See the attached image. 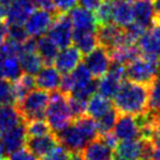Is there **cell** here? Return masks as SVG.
Returning <instances> with one entry per match:
<instances>
[{"label":"cell","mask_w":160,"mask_h":160,"mask_svg":"<svg viewBox=\"0 0 160 160\" xmlns=\"http://www.w3.org/2000/svg\"><path fill=\"white\" fill-rule=\"evenodd\" d=\"M113 99V107L120 114L139 115L147 111L148 88L144 83L124 80Z\"/></svg>","instance_id":"6da1fadb"},{"label":"cell","mask_w":160,"mask_h":160,"mask_svg":"<svg viewBox=\"0 0 160 160\" xmlns=\"http://www.w3.org/2000/svg\"><path fill=\"white\" fill-rule=\"evenodd\" d=\"M45 118L54 134L64 129L72 122L73 118L69 109L67 94L58 90L49 94V100L45 111Z\"/></svg>","instance_id":"7a4b0ae2"},{"label":"cell","mask_w":160,"mask_h":160,"mask_svg":"<svg viewBox=\"0 0 160 160\" xmlns=\"http://www.w3.org/2000/svg\"><path fill=\"white\" fill-rule=\"evenodd\" d=\"M160 72V58L142 54L125 66V73L128 80L148 85Z\"/></svg>","instance_id":"3957f363"},{"label":"cell","mask_w":160,"mask_h":160,"mask_svg":"<svg viewBox=\"0 0 160 160\" xmlns=\"http://www.w3.org/2000/svg\"><path fill=\"white\" fill-rule=\"evenodd\" d=\"M48 100L49 93L47 91L33 89L16 103V108L24 122L32 120H45V111Z\"/></svg>","instance_id":"277c9868"},{"label":"cell","mask_w":160,"mask_h":160,"mask_svg":"<svg viewBox=\"0 0 160 160\" xmlns=\"http://www.w3.org/2000/svg\"><path fill=\"white\" fill-rule=\"evenodd\" d=\"M151 155L148 142L137 139L121 140L113 149L112 160H142L145 156Z\"/></svg>","instance_id":"5b68a950"},{"label":"cell","mask_w":160,"mask_h":160,"mask_svg":"<svg viewBox=\"0 0 160 160\" xmlns=\"http://www.w3.org/2000/svg\"><path fill=\"white\" fill-rule=\"evenodd\" d=\"M72 31L70 17L67 13H56L47 32L58 48H65L72 43Z\"/></svg>","instance_id":"8992f818"},{"label":"cell","mask_w":160,"mask_h":160,"mask_svg":"<svg viewBox=\"0 0 160 160\" xmlns=\"http://www.w3.org/2000/svg\"><path fill=\"white\" fill-rule=\"evenodd\" d=\"M27 137L24 121L0 134V157L7 159L10 153L23 148L25 146Z\"/></svg>","instance_id":"52a82bcc"},{"label":"cell","mask_w":160,"mask_h":160,"mask_svg":"<svg viewBox=\"0 0 160 160\" xmlns=\"http://www.w3.org/2000/svg\"><path fill=\"white\" fill-rule=\"evenodd\" d=\"M58 144L66 148L69 152H80L88 144L87 138L73 122L64 129L55 133Z\"/></svg>","instance_id":"ba28073f"},{"label":"cell","mask_w":160,"mask_h":160,"mask_svg":"<svg viewBox=\"0 0 160 160\" xmlns=\"http://www.w3.org/2000/svg\"><path fill=\"white\" fill-rule=\"evenodd\" d=\"M97 38L99 45L105 47L109 52L121 45H127L125 42L124 29L112 22L99 25L97 28Z\"/></svg>","instance_id":"9c48e42d"},{"label":"cell","mask_w":160,"mask_h":160,"mask_svg":"<svg viewBox=\"0 0 160 160\" xmlns=\"http://www.w3.org/2000/svg\"><path fill=\"white\" fill-rule=\"evenodd\" d=\"M85 64L90 70L92 77L99 79L109 70L110 64H111V56L109 51L105 47L98 45L89 54H87L85 58Z\"/></svg>","instance_id":"30bf717a"},{"label":"cell","mask_w":160,"mask_h":160,"mask_svg":"<svg viewBox=\"0 0 160 160\" xmlns=\"http://www.w3.org/2000/svg\"><path fill=\"white\" fill-rule=\"evenodd\" d=\"M55 14L43 9L34 10L24 22V29L30 36H41L48 31Z\"/></svg>","instance_id":"8fae6325"},{"label":"cell","mask_w":160,"mask_h":160,"mask_svg":"<svg viewBox=\"0 0 160 160\" xmlns=\"http://www.w3.org/2000/svg\"><path fill=\"white\" fill-rule=\"evenodd\" d=\"M34 9L35 6L32 0H12L5 18L6 24L23 25Z\"/></svg>","instance_id":"7c38bea8"},{"label":"cell","mask_w":160,"mask_h":160,"mask_svg":"<svg viewBox=\"0 0 160 160\" xmlns=\"http://www.w3.org/2000/svg\"><path fill=\"white\" fill-rule=\"evenodd\" d=\"M114 135L118 140L140 138V126L136 115L120 114L114 126Z\"/></svg>","instance_id":"4fadbf2b"},{"label":"cell","mask_w":160,"mask_h":160,"mask_svg":"<svg viewBox=\"0 0 160 160\" xmlns=\"http://www.w3.org/2000/svg\"><path fill=\"white\" fill-rule=\"evenodd\" d=\"M137 46L142 54L151 55L160 58V23L155 22L150 28L144 32L139 40L137 41Z\"/></svg>","instance_id":"5bb4252c"},{"label":"cell","mask_w":160,"mask_h":160,"mask_svg":"<svg viewBox=\"0 0 160 160\" xmlns=\"http://www.w3.org/2000/svg\"><path fill=\"white\" fill-rule=\"evenodd\" d=\"M82 60V54L76 46H67L57 54L54 64L60 73H69Z\"/></svg>","instance_id":"9a60e30c"},{"label":"cell","mask_w":160,"mask_h":160,"mask_svg":"<svg viewBox=\"0 0 160 160\" xmlns=\"http://www.w3.org/2000/svg\"><path fill=\"white\" fill-rule=\"evenodd\" d=\"M58 145V140L54 133H49L43 136L27 137L25 148L38 158H42Z\"/></svg>","instance_id":"2e32d148"},{"label":"cell","mask_w":160,"mask_h":160,"mask_svg":"<svg viewBox=\"0 0 160 160\" xmlns=\"http://www.w3.org/2000/svg\"><path fill=\"white\" fill-rule=\"evenodd\" d=\"M60 72L51 65L41 68V70L35 75V85L38 89L45 90L47 92H53L58 90L60 83Z\"/></svg>","instance_id":"e0dca14e"},{"label":"cell","mask_w":160,"mask_h":160,"mask_svg":"<svg viewBox=\"0 0 160 160\" xmlns=\"http://www.w3.org/2000/svg\"><path fill=\"white\" fill-rule=\"evenodd\" d=\"M83 160H112L113 149L110 148L100 136L91 140L80 151Z\"/></svg>","instance_id":"ac0fdd59"},{"label":"cell","mask_w":160,"mask_h":160,"mask_svg":"<svg viewBox=\"0 0 160 160\" xmlns=\"http://www.w3.org/2000/svg\"><path fill=\"white\" fill-rule=\"evenodd\" d=\"M133 13L134 22L140 24L146 30L156 21L153 3L149 0H135L133 2Z\"/></svg>","instance_id":"d6986e66"},{"label":"cell","mask_w":160,"mask_h":160,"mask_svg":"<svg viewBox=\"0 0 160 160\" xmlns=\"http://www.w3.org/2000/svg\"><path fill=\"white\" fill-rule=\"evenodd\" d=\"M112 21L121 28H126L134 22L133 2L127 0H111Z\"/></svg>","instance_id":"ffe728a7"},{"label":"cell","mask_w":160,"mask_h":160,"mask_svg":"<svg viewBox=\"0 0 160 160\" xmlns=\"http://www.w3.org/2000/svg\"><path fill=\"white\" fill-rule=\"evenodd\" d=\"M72 43L82 55H87L99 45L97 30H73Z\"/></svg>","instance_id":"44dd1931"},{"label":"cell","mask_w":160,"mask_h":160,"mask_svg":"<svg viewBox=\"0 0 160 160\" xmlns=\"http://www.w3.org/2000/svg\"><path fill=\"white\" fill-rule=\"evenodd\" d=\"M70 20L75 30H97V23L92 11L82 7H75L70 10Z\"/></svg>","instance_id":"7402d4cb"},{"label":"cell","mask_w":160,"mask_h":160,"mask_svg":"<svg viewBox=\"0 0 160 160\" xmlns=\"http://www.w3.org/2000/svg\"><path fill=\"white\" fill-rule=\"evenodd\" d=\"M36 52L40 55L43 65L51 66L54 64V60L59 52V48L49 38L48 35L43 34L38 38V40H36Z\"/></svg>","instance_id":"603a6c76"},{"label":"cell","mask_w":160,"mask_h":160,"mask_svg":"<svg viewBox=\"0 0 160 160\" xmlns=\"http://www.w3.org/2000/svg\"><path fill=\"white\" fill-rule=\"evenodd\" d=\"M22 73L23 71L17 56L0 57V79H6L13 82Z\"/></svg>","instance_id":"cb8c5ba5"},{"label":"cell","mask_w":160,"mask_h":160,"mask_svg":"<svg viewBox=\"0 0 160 160\" xmlns=\"http://www.w3.org/2000/svg\"><path fill=\"white\" fill-rule=\"evenodd\" d=\"M111 108H113V103L111 102L110 99L101 96L100 93H94L87 101L86 114L97 120L100 116H102L105 112L109 111Z\"/></svg>","instance_id":"d4e9b609"},{"label":"cell","mask_w":160,"mask_h":160,"mask_svg":"<svg viewBox=\"0 0 160 160\" xmlns=\"http://www.w3.org/2000/svg\"><path fill=\"white\" fill-rule=\"evenodd\" d=\"M16 105H0V134L22 122Z\"/></svg>","instance_id":"484cf974"},{"label":"cell","mask_w":160,"mask_h":160,"mask_svg":"<svg viewBox=\"0 0 160 160\" xmlns=\"http://www.w3.org/2000/svg\"><path fill=\"white\" fill-rule=\"evenodd\" d=\"M125 80V79H124ZM123 79L115 77L111 73L107 72L104 76L98 79V91L101 96L108 99H112L115 97L120 89L121 85L124 81Z\"/></svg>","instance_id":"4316f807"},{"label":"cell","mask_w":160,"mask_h":160,"mask_svg":"<svg viewBox=\"0 0 160 160\" xmlns=\"http://www.w3.org/2000/svg\"><path fill=\"white\" fill-rule=\"evenodd\" d=\"M18 58L22 71L28 75L35 76L43 67V62L38 52H21Z\"/></svg>","instance_id":"83f0119b"},{"label":"cell","mask_w":160,"mask_h":160,"mask_svg":"<svg viewBox=\"0 0 160 160\" xmlns=\"http://www.w3.org/2000/svg\"><path fill=\"white\" fill-rule=\"evenodd\" d=\"M109 53H110V56H111V60L122 62L125 66H126L128 62H131L132 60L137 58L138 56L142 55V52L138 48V46H136V44L121 45V46L110 51Z\"/></svg>","instance_id":"f1b7e54d"},{"label":"cell","mask_w":160,"mask_h":160,"mask_svg":"<svg viewBox=\"0 0 160 160\" xmlns=\"http://www.w3.org/2000/svg\"><path fill=\"white\" fill-rule=\"evenodd\" d=\"M72 122L75 123L76 126H77L80 131L82 132L85 137L87 138L88 142L96 139L99 136V132H98V128H97V123H96V121H94V118H92L91 116L87 115V114H83V115L75 118Z\"/></svg>","instance_id":"f546056e"},{"label":"cell","mask_w":160,"mask_h":160,"mask_svg":"<svg viewBox=\"0 0 160 160\" xmlns=\"http://www.w3.org/2000/svg\"><path fill=\"white\" fill-rule=\"evenodd\" d=\"M12 85H13L17 102H19L28 92H30L36 87L34 76L28 75V73H22L16 81L12 82Z\"/></svg>","instance_id":"4dcf8cb0"},{"label":"cell","mask_w":160,"mask_h":160,"mask_svg":"<svg viewBox=\"0 0 160 160\" xmlns=\"http://www.w3.org/2000/svg\"><path fill=\"white\" fill-rule=\"evenodd\" d=\"M118 115H120L118 111L113 107L108 112H105L102 116L97 118L96 123H97V128H98V132H99V136L111 133V132L113 131Z\"/></svg>","instance_id":"1f68e13d"},{"label":"cell","mask_w":160,"mask_h":160,"mask_svg":"<svg viewBox=\"0 0 160 160\" xmlns=\"http://www.w3.org/2000/svg\"><path fill=\"white\" fill-rule=\"evenodd\" d=\"M69 73H70L71 80H72V85H73L72 90L77 89V88L85 87L86 85L91 82L92 79H94V78L92 77L90 70L88 69V67L86 66L85 62H80V64Z\"/></svg>","instance_id":"d6a6232c"},{"label":"cell","mask_w":160,"mask_h":160,"mask_svg":"<svg viewBox=\"0 0 160 160\" xmlns=\"http://www.w3.org/2000/svg\"><path fill=\"white\" fill-rule=\"evenodd\" d=\"M148 88V111H158L160 109V76L155 77L147 85Z\"/></svg>","instance_id":"836d02e7"},{"label":"cell","mask_w":160,"mask_h":160,"mask_svg":"<svg viewBox=\"0 0 160 160\" xmlns=\"http://www.w3.org/2000/svg\"><path fill=\"white\" fill-rule=\"evenodd\" d=\"M24 123H25V131H27L28 137L43 136V135H46V134L53 133L48 123L45 120H32Z\"/></svg>","instance_id":"e575fe53"},{"label":"cell","mask_w":160,"mask_h":160,"mask_svg":"<svg viewBox=\"0 0 160 160\" xmlns=\"http://www.w3.org/2000/svg\"><path fill=\"white\" fill-rule=\"evenodd\" d=\"M96 19L97 28L99 25L108 24L112 22V1L111 0H103V2L93 11Z\"/></svg>","instance_id":"d590c367"},{"label":"cell","mask_w":160,"mask_h":160,"mask_svg":"<svg viewBox=\"0 0 160 160\" xmlns=\"http://www.w3.org/2000/svg\"><path fill=\"white\" fill-rule=\"evenodd\" d=\"M17 98L11 81L0 79V105H16Z\"/></svg>","instance_id":"8d00e7d4"},{"label":"cell","mask_w":160,"mask_h":160,"mask_svg":"<svg viewBox=\"0 0 160 160\" xmlns=\"http://www.w3.org/2000/svg\"><path fill=\"white\" fill-rule=\"evenodd\" d=\"M67 100H68V105H69V109H70L71 114H72L73 120L83 115V114H86L87 101L75 98V97L70 96V94H67Z\"/></svg>","instance_id":"74e56055"},{"label":"cell","mask_w":160,"mask_h":160,"mask_svg":"<svg viewBox=\"0 0 160 160\" xmlns=\"http://www.w3.org/2000/svg\"><path fill=\"white\" fill-rule=\"evenodd\" d=\"M8 27V34L7 38L8 40H11L13 42L20 43L22 44L28 38H29V34L25 31L24 27L23 25H7Z\"/></svg>","instance_id":"f35d334b"},{"label":"cell","mask_w":160,"mask_h":160,"mask_svg":"<svg viewBox=\"0 0 160 160\" xmlns=\"http://www.w3.org/2000/svg\"><path fill=\"white\" fill-rule=\"evenodd\" d=\"M69 151L66 148L58 144L53 150H51L48 153L40 158V160H68L69 159Z\"/></svg>","instance_id":"ab89813d"},{"label":"cell","mask_w":160,"mask_h":160,"mask_svg":"<svg viewBox=\"0 0 160 160\" xmlns=\"http://www.w3.org/2000/svg\"><path fill=\"white\" fill-rule=\"evenodd\" d=\"M149 145H150L151 160H160V124L153 133Z\"/></svg>","instance_id":"60d3db41"},{"label":"cell","mask_w":160,"mask_h":160,"mask_svg":"<svg viewBox=\"0 0 160 160\" xmlns=\"http://www.w3.org/2000/svg\"><path fill=\"white\" fill-rule=\"evenodd\" d=\"M57 13H67L78 5V0H53Z\"/></svg>","instance_id":"b9f144b4"},{"label":"cell","mask_w":160,"mask_h":160,"mask_svg":"<svg viewBox=\"0 0 160 160\" xmlns=\"http://www.w3.org/2000/svg\"><path fill=\"white\" fill-rule=\"evenodd\" d=\"M7 158L8 160H40V158H38L32 152H30L27 148L19 149V150L10 153Z\"/></svg>","instance_id":"7bdbcfd3"},{"label":"cell","mask_w":160,"mask_h":160,"mask_svg":"<svg viewBox=\"0 0 160 160\" xmlns=\"http://www.w3.org/2000/svg\"><path fill=\"white\" fill-rule=\"evenodd\" d=\"M34 3V6L40 9H43V10H46V11H49L52 13L56 14L55 10V7H54V3H53V0H32Z\"/></svg>","instance_id":"ee69618b"},{"label":"cell","mask_w":160,"mask_h":160,"mask_svg":"<svg viewBox=\"0 0 160 160\" xmlns=\"http://www.w3.org/2000/svg\"><path fill=\"white\" fill-rule=\"evenodd\" d=\"M103 2V0H78V3H80V6L82 8H86L87 10L93 12L101 3Z\"/></svg>","instance_id":"f6af8a7d"},{"label":"cell","mask_w":160,"mask_h":160,"mask_svg":"<svg viewBox=\"0 0 160 160\" xmlns=\"http://www.w3.org/2000/svg\"><path fill=\"white\" fill-rule=\"evenodd\" d=\"M11 1L12 0H0V17L2 19L6 18L7 10H8V8H9Z\"/></svg>","instance_id":"bcb514c9"},{"label":"cell","mask_w":160,"mask_h":160,"mask_svg":"<svg viewBox=\"0 0 160 160\" xmlns=\"http://www.w3.org/2000/svg\"><path fill=\"white\" fill-rule=\"evenodd\" d=\"M153 9H155L156 21L160 23V0H153Z\"/></svg>","instance_id":"7dc6e473"},{"label":"cell","mask_w":160,"mask_h":160,"mask_svg":"<svg viewBox=\"0 0 160 160\" xmlns=\"http://www.w3.org/2000/svg\"><path fill=\"white\" fill-rule=\"evenodd\" d=\"M68 160H83V158L81 156V152H70Z\"/></svg>","instance_id":"c3c4849f"},{"label":"cell","mask_w":160,"mask_h":160,"mask_svg":"<svg viewBox=\"0 0 160 160\" xmlns=\"http://www.w3.org/2000/svg\"><path fill=\"white\" fill-rule=\"evenodd\" d=\"M2 24H5V19H2L1 17H0V27H1Z\"/></svg>","instance_id":"681fc988"},{"label":"cell","mask_w":160,"mask_h":160,"mask_svg":"<svg viewBox=\"0 0 160 160\" xmlns=\"http://www.w3.org/2000/svg\"><path fill=\"white\" fill-rule=\"evenodd\" d=\"M0 160H6V158H1V159H0Z\"/></svg>","instance_id":"f907efd6"},{"label":"cell","mask_w":160,"mask_h":160,"mask_svg":"<svg viewBox=\"0 0 160 160\" xmlns=\"http://www.w3.org/2000/svg\"><path fill=\"white\" fill-rule=\"evenodd\" d=\"M158 112H159V113H160V109H159V110H158Z\"/></svg>","instance_id":"816d5d0a"},{"label":"cell","mask_w":160,"mask_h":160,"mask_svg":"<svg viewBox=\"0 0 160 160\" xmlns=\"http://www.w3.org/2000/svg\"><path fill=\"white\" fill-rule=\"evenodd\" d=\"M149 1H152V0H149Z\"/></svg>","instance_id":"f5cc1de1"},{"label":"cell","mask_w":160,"mask_h":160,"mask_svg":"<svg viewBox=\"0 0 160 160\" xmlns=\"http://www.w3.org/2000/svg\"><path fill=\"white\" fill-rule=\"evenodd\" d=\"M159 76H160V72H159Z\"/></svg>","instance_id":"db71d44e"},{"label":"cell","mask_w":160,"mask_h":160,"mask_svg":"<svg viewBox=\"0 0 160 160\" xmlns=\"http://www.w3.org/2000/svg\"><path fill=\"white\" fill-rule=\"evenodd\" d=\"M0 159H1V157H0Z\"/></svg>","instance_id":"11a10c76"}]
</instances>
